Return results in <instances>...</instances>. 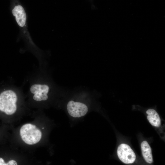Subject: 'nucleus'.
I'll return each instance as SVG.
<instances>
[{
    "label": "nucleus",
    "mask_w": 165,
    "mask_h": 165,
    "mask_svg": "<svg viewBox=\"0 0 165 165\" xmlns=\"http://www.w3.org/2000/svg\"><path fill=\"white\" fill-rule=\"evenodd\" d=\"M13 1L12 14L15 17L18 25L21 27H24L26 21V15L24 9L17 0H13Z\"/></svg>",
    "instance_id": "5"
},
{
    "label": "nucleus",
    "mask_w": 165,
    "mask_h": 165,
    "mask_svg": "<svg viewBox=\"0 0 165 165\" xmlns=\"http://www.w3.org/2000/svg\"><path fill=\"white\" fill-rule=\"evenodd\" d=\"M8 165H17V163L16 161L14 160H12L8 161Z\"/></svg>",
    "instance_id": "8"
},
{
    "label": "nucleus",
    "mask_w": 165,
    "mask_h": 165,
    "mask_svg": "<svg viewBox=\"0 0 165 165\" xmlns=\"http://www.w3.org/2000/svg\"><path fill=\"white\" fill-rule=\"evenodd\" d=\"M148 115L147 118L150 123L153 126L159 127L161 125V119L160 116L154 109L150 108L146 111Z\"/></svg>",
    "instance_id": "6"
},
{
    "label": "nucleus",
    "mask_w": 165,
    "mask_h": 165,
    "mask_svg": "<svg viewBox=\"0 0 165 165\" xmlns=\"http://www.w3.org/2000/svg\"><path fill=\"white\" fill-rule=\"evenodd\" d=\"M17 94L14 90L3 91L0 94V111L7 115L13 114L17 109Z\"/></svg>",
    "instance_id": "1"
},
{
    "label": "nucleus",
    "mask_w": 165,
    "mask_h": 165,
    "mask_svg": "<svg viewBox=\"0 0 165 165\" xmlns=\"http://www.w3.org/2000/svg\"><path fill=\"white\" fill-rule=\"evenodd\" d=\"M49 90V86L46 84L35 83L32 85L30 87V92L33 94V99L38 101L47 100Z\"/></svg>",
    "instance_id": "3"
},
{
    "label": "nucleus",
    "mask_w": 165,
    "mask_h": 165,
    "mask_svg": "<svg viewBox=\"0 0 165 165\" xmlns=\"http://www.w3.org/2000/svg\"><path fill=\"white\" fill-rule=\"evenodd\" d=\"M42 129H44V128H42Z\"/></svg>",
    "instance_id": "10"
},
{
    "label": "nucleus",
    "mask_w": 165,
    "mask_h": 165,
    "mask_svg": "<svg viewBox=\"0 0 165 165\" xmlns=\"http://www.w3.org/2000/svg\"><path fill=\"white\" fill-rule=\"evenodd\" d=\"M69 114L73 117H80L85 116L88 111L87 106L84 104L71 101L67 105Z\"/></svg>",
    "instance_id": "4"
},
{
    "label": "nucleus",
    "mask_w": 165,
    "mask_h": 165,
    "mask_svg": "<svg viewBox=\"0 0 165 165\" xmlns=\"http://www.w3.org/2000/svg\"><path fill=\"white\" fill-rule=\"evenodd\" d=\"M141 150L143 156L145 161L148 163L153 162L152 156L151 147L148 142L143 141L141 144Z\"/></svg>",
    "instance_id": "7"
},
{
    "label": "nucleus",
    "mask_w": 165,
    "mask_h": 165,
    "mask_svg": "<svg viewBox=\"0 0 165 165\" xmlns=\"http://www.w3.org/2000/svg\"><path fill=\"white\" fill-rule=\"evenodd\" d=\"M0 165H8V163H5L4 160L0 157Z\"/></svg>",
    "instance_id": "9"
},
{
    "label": "nucleus",
    "mask_w": 165,
    "mask_h": 165,
    "mask_svg": "<svg viewBox=\"0 0 165 165\" xmlns=\"http://www.w3.org/2000/svg\"><path fill=\"white\" fill-rule=\"evenodd\" d=\"M117 154L119 160L125 164L133 163L136 159L134 152L129 145L125 144H122L119 146Z\"/></svg>",
    "instance_id": "2"
}]
</instances>
